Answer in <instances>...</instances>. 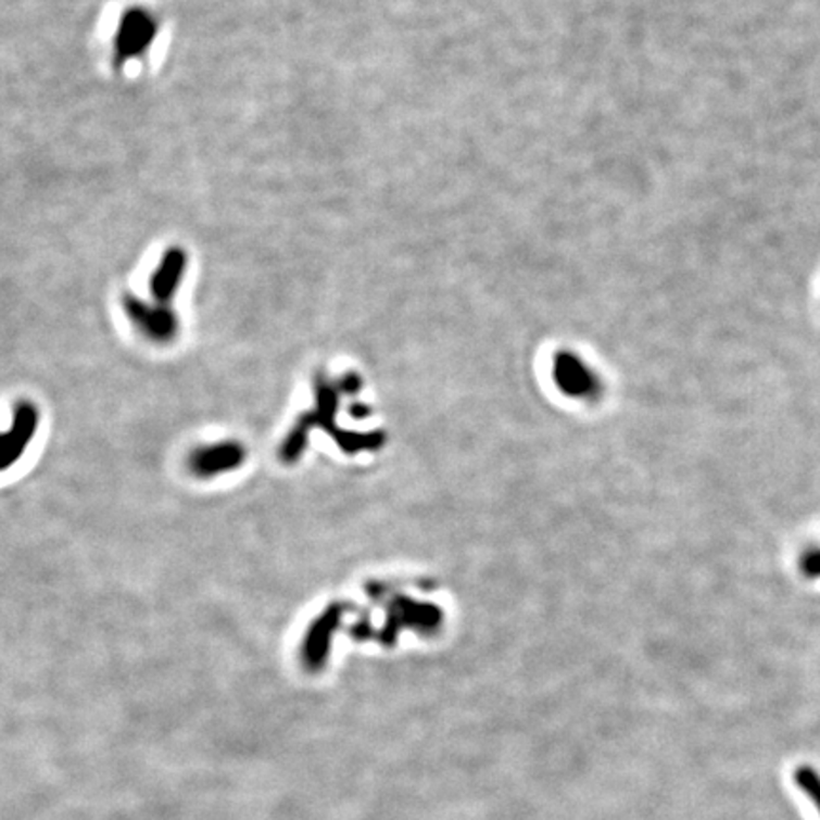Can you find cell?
Segmentation results:
<instances>
[{
	"instance_id": "obj_1",
	"label": "cell",
	"mask_w": 820,
	"mask_h": 820,
	"mask_svg": "<svg viewBox=\"0 0 820 820\" xmlns=\"http://www.w3.org/2000/svg\"><path fill=\"white\" fill-rule=\"evenodd\" d=\"M159 35V23L151 12L143 8H129L122 14L114 35V63L124 67L129 60H136L151 48Z\"/></svg>"
},
{
	"instance_id": "obj_4",
	"label": "cell",
	"mask_w": 820,
	"mask_h": 820,
	"mask_svg": "<svg viewBox=\"0 0 820 820\" xmlns=\"http://www.w3.org/2000/svg\"><path fill=\"white\" fill-rule=\"evenodd\" d=\"M245 462V449L236 441L210 444L190 454L189 466L192 474L210 479L220 474H230Z\"/></svg>"
},
{
	"instance_id": "obj_7",
	"label": "cell",
	"mask_w": 820,
	"mask_h": 820,
	"mask_svg": "<svg viewBox=\"0 0 820 820\" xmlns=\"http://www.w3.org/2000/svg\"><path fill=\"white\" fill-rule=\"evenodd\" d=\"M809 565L815 566L817 570L820 572V553L817 555V557L809 558Z\"/></svg>"
},
{
	"instance_id": "obj_2",
	"label": "cell",
	"mask_w": 820,
	"mask_h": 820,
	"mask_svg": "<svg viewBox=\"0 0 820 820\" xmlns=\"http://www.w3.org/2000/svg\"><path fill=\"white\" fill-rule=\"evenodd\" d=\"M124 310L131 319V324L136 325L147 339L154 342H169L177 337L179 319L167 304H162V302L151 304L128 294L124 299Z\"/></svg>"
},
{
	"instance_id": "obj_6",
	"label": "cell",
	"mask_w": 820,
	"mask_h": 820,
	"mask_svg": "<svg viewBox=\"0 0 820 820\" xmlns=\"http://www.w3.org/2000/svg\"><path fill=\"white\" fill-rule=\"evenodd\" d=\"M794 781L798 784L799 791L806 794L807 798L813 802L817 811L820 813V775L809 766H799L794 771Z\"/></svg>"
},
{
	"instance_id": "obj_5",
	"label": "cell",
	"mask_w": 820,
	"mask_h": 820,
	"mask_svg": "<svg viewBox=\"0 0 820 820\" xmlns=\"http://www.w3.org/2000/svg\"><path fill=\"white\" fill-rule=\"evenodd\" d=\"M187 253L179 248H172L164 253L160 261L159 268L154 270L151 278V293L154 301L167 304L174 299L177 289L181 286L185 272H187Z\"/></svg>"
},
{
	"instance_id": "obj_3",
	"label": "cell",
	"mask_w": 820,
	"mask_h": 820,
	"mask_svg": "<svg viewBox=\"0 0 820 820\" xmlns=\"http://www.w3.org/2000/svg\"><path fill=\"white\" fill-rule=\"evenodd\" d=\"M38 428V411L33 403L23 401L15 407L12 428L7 433H0V471L14 466L22 458L23 452L29 446Z\"/></svg>"
}]
</instances>
